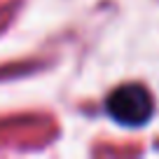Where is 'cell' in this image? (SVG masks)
<instances>
[{"label":"cell","instance_id":"cell-1","mask_svg":"<svg viewBox=\"0 0 159 159\" xmlns=\"http://www.w3.org/2000/svg\"><path fill=\"white\" fill-rule=\"evenodd\" d=\"M110 112L122 122L138 124L150 115V98L140 87H126L112 94L110 98Z\"/></svg>","mask_w":159,"mask_h":159}]
</instances>
